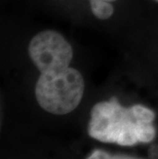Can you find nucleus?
<instances>
[{
    "label": "nucleus",
    "instance_id": "nucleus-1",
    "mask_svg": "<svg viewBox=\"0 0 158 159\" xmlns=\"http://www.w3.org/2000/svg\"><path fill=\"white\" fill-rule=\"evenodd\" d=\"M155 113L143 105L123 107L115 98L97 103L87 125L89 137L103 143L130 147L150 143L156 136Z\"/></svg>",
    "mask_w": 158,
    "mask_h": 159
},
{
    "label": "nucleus",
    "instance_id": "nucleus-2",
    "mask_svg": "<svg viewBox=\"0 0 158 159\" xmlns=\"http://www.w3.org/2000/svg\"><path fill=\"white\" fill-rule=\"evenodd\" d=\"M84 93V79L78 70L63 67L40 72L35 86L39 106L46 112L65 115L78 107Z\"/></svg>",
    "mask_w": 158,
    "mask_h": 159
},
{
    "label": "nucleus",
    "instance_id": "nucleus-3",
    "mask_svg": "<svg viewBox=\"0 0 158 159\" xmlns=\"http://www.w3.org/2000/svg\"><path fill=\"white\" fill-rule=\"evenodd\" d=\"M29 57L39 72L70 66L73 49L59 32L45 30L36 34L29 43Z\"/></svg>",
    "mask_w": 158,
    "mask_h": 159
},
{
    "label": "nucleus",
    "instance_id": "nucleus-4",
    "mask_svg": "<svg viewBox=\"0 0 158 159\" xmlns=\"http://www.w3.org/2000/svg\"><path fill=\"white\" fill-rule=\"evenodd\" d=\"M113 1L116 0H89L93 16L100 20L109 19L114 12V7L111 4Z\"/></svg>",
    "mask_w": 158,
    "mask_h": 159
},
{
    "label": "nucleus",
    "instance_id": "nucleus-5",
    "mask_svg": "<svg viewBox=\"0 0 158 159\" xmlns=\"http://www.w3.org/2000/svg\"><path fill=\"white\" fill-rule=\"evenodd\" d=\"M85 159H144L124 154H111L103 150H93Z\"/></svg>",
    "mask_w": 158,
    "mask_h": 159
},
{
    "label": "nucleus",
    "instance_id": "nucleus-6",
    "mask_svg": "<svg viewBox=\"0 0 158 159\" xmlns=\"http://www.w3.org/2000/svg\"><path fill=\"white\" fill-rule=\"evenodd\" d=\"M149 156H150V158H152V159H157V156H158V146L154 145V146H152V147L150 148Z\"/></svg>",
    "mask_w": 158,
    "mask_h": 159
},
{
    "label": "nucleus",
    "instance_id": "nucleus-7",
    "mask_svg": "<svg viewBox=\"0 0 158 159\" xmlns=\"http://www.w3.org/2000/svg\"><path fill=\"white\" fill-rule=\"evenodd\" d=\"M156 1H158V0H156Z\"/></svg>",
    "mask_w": 158,
    "mask_h": 159
}]
</instances>
